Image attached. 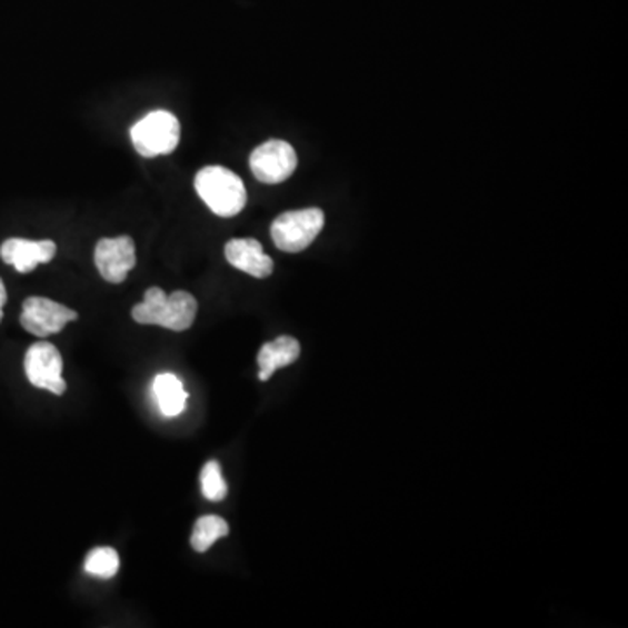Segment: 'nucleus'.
Returning <instances> with one entry per match:
<instances>
[{"instance_id": "f257e3e1", "label": "nucleus", "mask_w": 628, "mask_h": 628, "mask_svg": "<svg viewBox=\"0 0 628 628\" xmlns=\"http://www.w3.org/2000/svg\"><path fill=\"white\" fill-rule=\"evenodd\" d=\"M198 312V300L183 290L168 296L162 288L150 287L142 302L131 309V317L142 325H159L173 332H186L191 329Z\"/></svg>"}, {"instance_id": "f03ea898", "label": "nucleus", "mask_w": 628, "mask_h": 628, "mask_svg": "<svg viewBox=\"0 0 628 628\" xmlns=\"http://www.w3.org/2000/svg\"><path fill=\"white\" fill-rule=\"evenodd\" d=\"M196 192L216 216L229 219L247 207L243 180L223 167H205L196 173Z\"/></svg>"}, {"instance_id": "7ed1b4c3", "label": "nucleus", "mask_w": 628, "mask_h": 628, "mask_svg": "<svg viewBox=\"0 0 628 628\" xmlns=\"http://www.w3.org/2000/svg\"><path fill=\"white\" fill-rule=\"evenodd\" d=\"M130 137L142 158L171 154L180 142V121L168 110H154L131 126Z\"/></svg>"}, {"instance_id": "20e7f679", "label": "nucleus", "mask_w": 628, "mask_h": 628, "mask_svg": "<svg viewBox=\"0 0 628 628\" xmlns=\"http://www.w3.org/2000/svg\"><path fill=\"white\" fill-rule=\"evenodd\" d=\"M325 226L320 208L285 211L271 226V238L276 248L287 253H299L317 240Z\"/></svg>"}, {"instance_id": "39448f33", "label": "nucleus", "mask_w": 628, "mask_h": 628, "mask_svg": "<svg viewBox=\"0 0 628 628\" xmlns=\"http://www.w3.org/2000/svg\"><path fill=\"white\" fill-rule=\"evenodd\" d=\"M297 168V152L285 140H268L250 156V170L259 182L276 186L292 177Z\"/></svg>"}, {"instance_id": "423d86ee", "label": "nucleus", "mask_w": 628, "mask_h": 628, "mask_svg": "<svg viewBox=\"0 0 628 628\" xmlns=\"http://www.w3.org/2000/svg\"><path fill=\"white\" fill-rule=\"evenodd\" d=\"M63 360L57 346L51 342H36L24 355V373L30 385L39 389H48L51 393H66L67 382L61 377Z\"/></svg>"}, {"instance_id": "0eeeda50", "label": "nucleus", "mask_w": 628, "mask_h": 628, "mask_svg": "<svg viewBox=\"0 0 628 628\" xmlns=\"http://www.w3.org/2000/svg\"><path fill=\"white\" fill-rule=\"evenodd\" d=\"M78 318V312L60 302L46 297H29L23 302L20 323L32 336L48 337L60 333L69 321H76Z\"/></svg>"}, {"instance_id": "6e6552de", "label": "nucleus", "mask_w": 628, "mask_h": 628, "mask_svg": "<svg viewBox=\"0 0 628 628\" xmlns=\"http://www.w3.org/2000/svg\"><path fill=\"white\" fill-rule=\"evenodd\" d=\"M94 263L103 280L119 285L137 263V250L130 236L102 238L94 248Z\"/></svg>"}, {"instance_id": "1a4fd4ad", "label": "nucleus", "mask_w": 628, "mask_h": 628, "mask_svg": "<svg viewBox=\"0 0 628 628\" xmlns=\"http://www.w3.org/2000/svg\"><path fill=\"white\" fill-rule=\"evenodd\" d=\"M57 256V245L51 240L30 241L21 238L6 240L0 247V257L18 272H30L39 263H48Z\"/></svg>"}, {"instance_id": "9d476101", "label": "nucleus", "mask_w": 628, "mask_h": 628, "mask_svg": "<svg viewBox=\"0 0 628 628\" xmlns=\"http://www.w3.org/2000/svg\"><path fill=\"white\" fill-rule=\"evenodd\" d=\"M226 259L232 268L240 269L253 278H268L272 275L275 262L271 257L263 253L262 245L251 238L243 240H231L226 248Z\"/></svg>"}, {"instance_id": "9b49d317", "label": "nucleus", "mask_w": 628, "mask_h": 628, "mask_svg": "<svg viewBox=\"0 0 628 628\" xmlns=\"http://www.w3.org/2000/svg\"><path fill=\"white\" fill-rule=\"evenodd\" d=\"M300 357V345L293 337L281 336L276 341L268 342L260 348L257 363H259L260 381H268L269 377L281 367L292 366Z\"/></svg>"}, {"instance_id": "f8f14e48", "label": "nucleus", "mask_w": 628, "mask_h": 628, "mask_svg": "<svg viewBox=\"0 0 628 628\" xmlns=\"http://www.w3.org/2000/svg\"><path fill=\"white\" fill-rule=\"evenodd\" d=\"M154 395L159 409L167 418H175L186 410L187 391L179 377L173 373H159L154 379Z\"/></svg>"}, {"instance_id": "ddd939ff", "label": "nucleus", "mask_w": 628, "mask_h": 628, "mask_svg": "<svg viewBox=\"0 0 628 628\" xmlns=\"http://www.w3.org/2000/svg\"><path fill=\"white\" fill-rule=\"evenodd\" d=\"M228 535L229 526L222 517L205 515V517H199V519L196 520L195 531H192L191 536V545L196 551L205 554L211 545Z\"/></svg>"}, {"instance_id": "4468645a", "label": "nucleus", "mask_w": 628, "mask_h": 628, "mask_svg": "<svg viewBox=\"0 0 628 628\" xmlns=\"http://www.w3.org/2000/svg\"><path fill=\"white\" fill-rule=\"evenodd\" d=\"M84 569L88 575L97 576L102 580L114 578L119 571L118 551L109 547L93 548L86 557Z\"/></svg>"}, {"instance_id": "2eb2a0df", "label": "nucleus", "mask_w": 628, "mask_h": 628, "mask_svg": "<svg viewBox=\"0 0 628 628\" xmlns=\"http://www.w3.org/2000/svg\"><path fill=\"white\" fill-rule=\"evenodd\" d=\"M201 491L208 501H222L228 496V484L223 480L219 461H208L201 470Z\"/></svg>"}, {"instance_id": "dca6fc26", "label": "nucleus", "mask_w": 628, "mask_h": 628, "mask_svg": "<svg viewBox=\"0 0 628 628\" xmlns=\"http://www.w3.org/2000/svg\"><path fill=\"white\" fill-rule=\"evenodd\" d=\"M6 302H8V292H6L4 281L0 280V321H2V317H4V309Z\"/></svg>"}]
</instances>
